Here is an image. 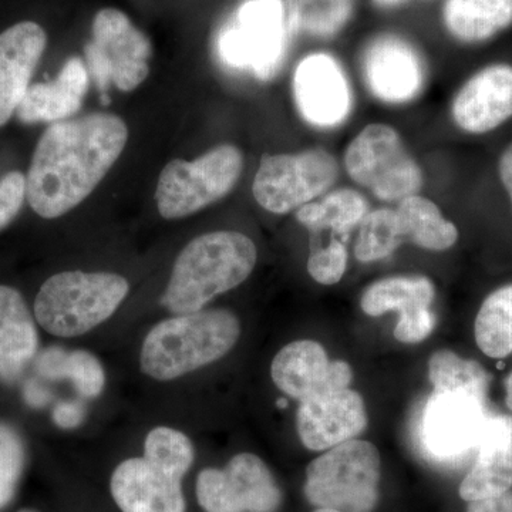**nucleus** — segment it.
Listing matches in <instances>:
<instances>
[{
  "instance_id": "nucleus-6",
  "label": "nucleus",
  "mask_w": 512,
  "mask_h": 512,
  "mask_svg": "<svg viewBox=\"0 0 512 512\" xmlns=\"http://www.w3.org/2000/svg\"><path fill=\"white\" fill-rule=\"evenodd\" d=\"M379 450L369 441L350 440L330 448L306 468L309 503L339 512H370L379 500Z\"/></svg>"
},
{
  "instance_id": "nucleus-15",
  "label": "nucleus",
  "mask_w": 512,
  "mask_h": 512,
  "mask_svg": "<svg viewBox=\"0 0 512 512\" xmlns=\"http://www.w3.org/2000/svg\"><path fill=\"white\" fill-rule=\"evenodd\" d=\"M451 117L468 134L491 133L512 119V64H488L458 89Z\"/></svg>"
},
{
  "instance_id": "nucleus-28",
  "label": "nucleus",
  "mask_w": 512,
  "mask_h": 512,
  "mask_svg": "<svg viewBox=\"0 0 512 512\" xmlns=\"http://www.w3.org/2000/svg\"><path fill=\"white\" fill-rule=\"evenodd\" d=\"M476 342L481 352L493 359L512 353V285H505L485 298L477 313Z\"/></svg>"
},
{
  "instance_id": "nucleus-34",
  "label": "nucleus",
  "mask_w": 512,
  "mask_h": 512,
  "mask_svg": "<svg viewBox=\"0 0 512 512\" xmlns=\"http://www.w3.org/2000/svg\"><path fill=\"white\" fill-rule=\"evenodd\" d=\"M197 498L205 512H245L225 470H202L197 478Z\"/></svg>"
},
{
  "instance_id": "nucleus-1",
  "label": "nucleus",
  "mask_w": 512,
  "mask_h": 512,
  "mask_svg": "<svg viewBox=\"0 0 512 512\" xmlns=\"http://www.w3.org/2000/svg\"><path fill=\"white\" fill-rule=\"evenodd\" d=\"M126 123L94 113L50 124L37 143L26 178V200L46 220L82 204L126 148Z\"/></svg>"
},
{
  "instance_id": "nucleus-10",
  "label": "nucleus",
  "mask_w": 512,
  "mask_h": 512,
  "mask_svg": "<svg viewBox=\"0 0 512 512\" xmlns=\"http://www.w3.org/2000/svg\"><path fill=\"white\" fill-rule=\"evenodd\" d=\"M339 174L338 160L325 148L265 154L255 174L252 194L265 211L284 215L318 200L335 185Z\"/></svg>"
},
{
  "instance_id": "nucleus-25",
  "label": "nucleus",
  "mask_w": 512,
  "mask_h": 512,
  "mask_svg": "<svg viewBox=\"0 0 512 512\" xmlns=\"http://www.w3.org/2000/svg\"><path fill=\"white\" fill-rule=\"evenodd\" d=\"M367 214L369 202L365 195L353 188H338L296 210V220L305 228L329 229L335 234L346 235L359 227Z\"/></svg>"
},
{
  "instance_id": "nucleus-8",
  "label": "nucleus",
  "mask_w": 512,
  "mask_h": 512,
  "mask_svg": "<svg viewBox=\"0 0 512 512\" xmlns=\"http://www.w3.org/2000/svg\"><path fill=\"white\" fill-rule=\"evenodd\" d=\"M242 170L244 156L232 144L212 148L194 161H170L158 178V212L165 220L190 217L227 197Z\"/></svg>"
},
{
  "instance_id": "nucleus-20",
  "label": "nucleus",
  "mask_w": 512,
  "mask_h": 512,
  "mask_svg": "<svg viewBox=\"0 0 512 512\" xmlns=\"http://www.w3.org/2000/svg\"><path fill=\"white\" fill-rule=\"evenodd\" d=\"M39 349L35 319L22 293L0 285V380L15 383Z\"/></svg>"
},
{
  "instance_id": "nucleus-11",
  "label": "nucleus",
  "mask_w": 512,
  "mask_h": 512,
  "mask_svg": "<svg viewBox=\"0 0 512 512\" xmlns=\"http://www.w3.org/2000/svg\"><path fill=\"white\" fill-rule=\"evenodd\" d=\"M491 414L487 399L464 392H434L424 404L420 444L440 464H456L474 453Z\"/></svg>"
},
{
  "instance_id": "nucleus-35",
  "label": "nucleus",
  "mask_w": 512,
  "mask_h": 512,
  "mask_svg": "<svg viewBox=\"0 0 512 512\" xmlns=\"http://www.w3.org/2000/svg\"><path fill=\"white\" fill-rule=\"evenodd\" d=\"M349 254L343 242L333 239L325 248L316 249L308 258V272L320 285H336L348 269Z\"/></svg>"
},
{
  "instance_id": "nucleus-18",
  "label": "nucleus",
  "mask_w": 512,
  "mask_h": 512,
  "mask_svg": "<svg viewBox=\"0 0 512 512\" xmlns=\"http://www.w3.org/2000/svg\"><path fill=\"white\" fill-rule=\"evenodd\" d=\"M512 488V416H493L477 448L476 463L460 484L467 503L498 497Z\"/></svg>"
},
{
  "instance_id": "nucleus-2",
  "label": "nucleus",
  "mask_w": 512,
  "mask_h": 512,
  "mask_svg": "<svg viewBox=\"0 0 512 512\" xmlns=\"http://www.w3.org/2000/svg\"><path fill=\"white\" fill-rule=\"evenodd\" d=\"M256 261L255 242L241 232L215 231L192 239L175 259L161 305L174 315L202 311L244 284Z\"/></svg>"
},
{
  "instance_id": "nucleus-22",
  "label": "nucleus",
  "mask_w": 512,
  "mask_h": 512,
  "mask_svg": "<svg viewBox=\"0 0 512 512\" xmlns=\"http://www.w3.org/2000/svg\"><path fill=\"white\" fill-rule=\"evenodd\" d=\"M443 22L460 42H485L512 26V0H447Z\"/></svg>"
},
{
  "instance_id": "nucleus-17",
  "label": "nucleus",
  "mask_w": 512,
  "mask_h": 512,
  "mask_svg": "<svg viewBox=\"0 0 512 512\" xmlns=\"http://www.w3.org/2000/svg\"><path fill=\"white\" fill-rule=\"evenodd\" d=\"M111 495L123 512H185L181 481L165 476L146 458H128L114 470Z\"/></svg>"
},
{
  "instance_id": "nucleus-45",
  "label": "nucleus",
  "mask_w": 512,
  "mask_h": 512,
  "mask_svg": "<svg viewBox=\"0 0 512 512\" xmlns=\"http://www.w3.org/2000/svg\"><path fill=\"white\" fill-rule=\"evenodd\" d=\"M18 512H39V511L32 510V508H23V510H19Z\"/></svg>"
},
{
  "instance_id": "nucleus-33",
  "label": "nucleus",
  "mask_w": 512,
  "mask_h": 512,
  "mask_svg": "<svg viewBox=\"0 0 512 512\" xmlns=\"http://www.w3.org/2000/svg\"><path fill=\"white\" fill-rule=\"evenodd\" d=\"M25 458V444L18 431L0 421V511L15 497Z\"/></svg>"
},
{
  "instance_id": "nucleus-7",
  "label": "nucleus",
  "mask_w": 512,
  "mask_h": 512,
  "mask_svg": "<svg viewBox=\"0 0 512 512\" xmlns=\"http://www.w3.org/2000/svg\"><path fill=\"white\" fill-rule=\"evenodd\" d=\"M346 173L380 201L400 202L419 194L423 170L407 150L399 131L372 123L356 134L343 156Z\"/></svg>"
},
{
  "instance_id": "nucleus-5",
  "label": "nucleus",
  "mask_w": 512,
  "mask_h": 512,
  "mask_svg": "<svg viewBox=\"0 0 512 512\" xmlns=\"http://www.w3.org/2000/svg\"><path fill=\"white\" fill-rule=\"evenodd\" d=\"M291 35L284 0H245L222 25L215 52L228 69L269 80L285 62Z\"/></svg>"
},
{
  "instance_id": "nucleus-39",
  "label": "nucleus",
  "mask_w": 512,
  "mask_h": 512,
  "mask_svg": "<svg viewBox=\"0 0 512 512\" xmlns=\"http://www.w3.org/2000/svg\"><path fill=\"white\" fill-rule=\"evenodd\" d=\"M467 512H512V493L468 503Z\"/></svg>"
},
{
  "instance_id": "nucleus-4",
  "label": "nucleus",
  "mask_w": 512,
  "mask_h": 512,
  "mask_svg": "<svg viewBox=\"0 0 512 512\" xmlns=\"http://www.w3.org/2000/svg\"><path fill=\"white\" fill-rule=\"evenodd\" d=\"M130 284L109 272H60L35 299V319L57 338H76L106 322L126 301Z\"/></svg>"
},
{
  "instance_id": "nucleus-30",
  "label": "nucleus",
  "mask_w": 512,
  "mask_h": 512,
  "mask_svg": "<svg viewBox=\"0 0 512 512\" xmlns=\"http://www.w3.org/2000/svg\"><path fill=\"white\" fill-rule=\"evenodd\" d=\"M434 392H464L487 399L490 375L476 360L463 359L451 350H439L429 360Z\"/></svg>"
},
{
  "instance_id": "nucleus-9",
  "label": "nucleus",
  "mask_w": 512,
  "mask_h": 512,
  "mask_svg": "<svg viewBox=\"0 0 512 512\" xmlns=\"http://www.w3.org/2000/svg\"><path fill=\"white\" fill-rule=\"evenodd\" d=\"M150 40L119 9H101L94 16L92 40L84 46L87 72L103 94L114 86L120 92L137 89L150 72Z\"/></svg>"
},
{
  "instance_id": "nucleus-19",
  "label": "nucleus",
  "mask_w": 512,
  "mask_h": 512,
  "mask_svg": "<svg viewBox=\"0 0 512 512\" xmlns=\"http://www.w3.org/2000/svg\"><path fill=\"white\" fill-rule=\"evenodd\" d=\"M89 80L86 63L74 56L52 82L30 84L16 116L23 124H53L70 119L82 109Z\"/></svg>"
},
{
  "instance_id": "nucleus-27",
  "label": "nucleus",
  "mask_w": 512,
  "mask_h": 512,
  "mask_svg": "<svg viewBox=\"0 0 512 512\" xmlns=\"http://www.w3.org/2000/svg\"><path fill=\"white\" fill-rule=\"evenodd\" d=\"M47 379H70L84 399H96L103 393L106 373L100 360L86 350L46 349L36 363Z\"/></svg>"
},
{
  "instance_id": "nucleus-23",
  "label": "nucleus",
  "mask_w": 512,
  "mask_h": 512,
  "mask_svg": "<svg viewBox=\"0 0 512 512\" xmlns=\"http://www.w3.org/2000/svg\"><path fill=\"white\" fill-rule=\"evenodd\" d=\"M404 241L426 251L443 252L458 241V229L448 221L436 202L416 194L404 198L396 208Z\"/></svg>"
},
{
  "instance_id": "nucleus-12",
  "label": "nucleus",
  "mask_w": 512,
  "mask_h": 512,
  "mask_svg": "<svg viewBox=\"0 0 512 512\" xmlns=\"http://www.w3.org/2000/svg\"><path fill=\"white\" fill-rule=\"evenodd\" d=\"M296 110L309 126H342L353 111V92L342 64L328 53L303 57L292 77Z\"/></svg>"
},
{
  "instance_id": "nucleus-31",
  "label": "nucleus",
  "mask_w": 512,
  "mask_h": 512,
  "mask_svg": "<svg viewBox=\"0 0 512 512\" xmlns=\"http://www.w3.org/2000/svg\"><path fill=\"white\" fill-rule=\"evenodd\" d=\"M403 242V232L396 210L379 208L369 211L365 220L360 222L355 256L363 264H372L389 258Z\"/></svg>"
},
{
  "instance_id": "nucleus-3",
  "label": "nucleus",
  "mask_w": 512,
  "mask_h": 512,
  "mask_svg": "<svg viewBox=\"0 0 512 512\" xmlns=\"http://www.w3.org/2000/svg\"><path fill=\"white\" fill-rule=\"evenodd\" d=\"M239 335V319L225 309L175 315L148 332L141 346V372L158 382L178 379L228 355Z\"/></svg>"
},
{
  "instance_id": "nucleus-32",
  "label": "nucleus",
  "mask_w": 512,
  "mask_h": 512,
  "mask_svg": "<svg viewBox=\"0 0 512 512\" xmlns=\"http://www.w3.org/2000/svg\"><path fill=\"white\" fill-rule=\"evenodd\" d=\"M144 458L165 476L183 481L194 464L195 451L190 437L173 427H156L144 440Z\"/></svg>"
},
{
  "instance_id": "nucleus-42",
  "label": "nucleus",
  "mask_w": 512,
  "mask_h": 512,
  "mask_svg": "<svg viewBox=\"0 0 512 512\" xmlns=\"http://www.w3.org/2000/svg\"><path fill=\"white\" fill-rule=\"evenodd\" d=\"M505 403L512 412V373L505 380Z\"/></svg>"
},
{
  "instance_id": "nucleus-14",
  "label": "nucleus",
  "mask_w": 512,
  "mask_h": 512,
  "mask_svg": "<svg viewBox=\"0 0 512 512\" xmlns=\"http://www.w3.org/2000/svg\"><path fill=\"white\" fill-rule=\"evenodd\" d=\"M296 427L303 446L312 451L330 450L366 430L365 402L350 389L315 394L301 402Z\"/></svg>"
},
{
  "instance_id": "nucleus-21",
  "label": "nucleus",
  "mask_w": 512,
  "mask_h": 512,
  "mask_svg": "<svg viewBox=\"0 0 512 512\" xmlns=\"http://www.w3.org/2000/svg\"><path fill=\"white\" fill-rule=\"evenodd\" d=\"M330 360L315 340H296L279 350L271 365L272 380L282 393L303 400L329 392Z\"/></svg>"
},
{
  "instance_id": "nucleus-24",
  "label": "nucleus",
  "mask_w": 512,
  "mask_h": 512,
  "mask_svg": "<svg viewBox=\"0 0 512 512\" xmlns=\"http://www.w3.org/2000/svg\"><path fill=\"white\" fill-rule=\"evenodd\" d=\"M225 473L245 512H276L281 507V490L269 467L255 454L232 457Z\"/></svg>"
},
{
  "instance_id": "nucleus-26",
  "label": "nucleus",
  "mask_w": 512,
  "mask_h": 512,
  "mask_svg": "<svg viewBox=\"0 0 512 512\" xmlns=\"http://www.w3.org/2000/svg\"><path fill=\"white\" fill-rule=\"evenodd\" d=\"M434 293L433 282L426 276H390L366 289L360 308L373 318L387 312L413 311L430 306Z\"/></svg>"
},
{
  "instance_id": "nucleus-40",
  "label": "nucleus",
  "mask_w": 512,
  "mask_h": 512,
  "mask_svg": "<svg viewBox=\"0 0 512 512\" xmlns=\"http://www.w3.org/2000/svg\"><path fill=\"white\" fill-rule=\"evenodd\" d=\"M497 171L500 183L503 185L508 200H510L512 210V143L505 147L500 158H498Z\"/></svg>"
},
{
  "instance_id": "nucleus-29",
  "label": "nucleus",
  "mask_w": 512,
  "mask_h": 512,
  "mask_svg": "<svg viewBox=\"0 0 512 512\" xmlns=\"http://www.w3.org/2000/svg\"><path fill=\"white\" fill-rule=\"evenodd\" d=\"M291 33L316 37L336 35L355 9V0H284Z\"/></svg>"
},
{
  "instance_id": "nucleus-38",
  "label": "nucleus",
  "mask_w": 512,
  "mask_h": 512,
  "mask_svg": "<svg viewBox=\"0 0 512 512\" xmlns=\"http://www.w3.org/2000/svg\"><path fill=\"white\" fill-rule=\"evenodd\" d=\"M86 409L82 403H60L53 412V420L62 429H74L83 423Z\"/></svg>"
},
{
  "instance_id": "nucleus-43",
  "label": "nucleus",
  "mask_w": 512,
  "mask_h": 512,
  "mask_svg": "<svg viewBox=\"0 0 512 512\" xmlns=\"http://www.w3.org/2000/svg\"><path fill=\"white\" fill-rule=\"evenodd\" d=\"M377 5L384 6V8H389V6H396L399 3L404 2V0H375Z\"/></svg>"
},
{
  "instance_id": "nucleus-37",
  "label": "nucleus",
  "mask_w": 512,
  "mask_h": 512,
  "mask_svg": "<svg viewBox=\"0 0 512 512\" xmlns=\"http://www.w3.org/2000/svg\"><path fill=\"white\" fill-rule=\"evenodd\" d=\"M434 326H436V316L431 312L430 306L413 309V311L400 313L394 328V338L407 345L420 343L429 338Z\"/></svg>"
},
{
  "instance_id": "nucleus-16",
  "label": "nucleus",
  "mask_w": 512,
  "mask_h": 512,
  "mask_svg": "<svg viewBox=\"0 0 512 512\" xmlns=\"http://www.w3.org/2000/svg\"><path fill=\"white\" fill-rule=\"evenodd\" d=\"M46 46L45 29L30 20L0 33V127L18 110Z\"/></svg>"
},
{
  "instance_id": "nucleus-44",
  "label": "nucleus",
  "mask_w": 512,
  "mask_h": 512,
  "mask_svg": "<svg viewBox=\"0 0 512 512\" xmlns=\"http://www.w3.org/2000/svg\"><path fill=\"white\" fill-rule=\"evenodd\" d=\"M315 512H339L336 510H329V508H318Z\"/></svg>"
},
{
  "instance_id": "nucleus-41",
  "label": "nucleus",
  "mask_w": 512,
  "mask_h": 512,
  "mask_svg": "<svg viewBox=\"0 0 512 512\" xmlns=\"http://www.w3.org/2000/svg\"><path fill=\"white\" fill-rule=\"evenodd\" d=\"M26 399L32 404V406H42L47 402V396L45 392L39 389V386H29L26 390Z\"/></svg>"
},
{
  "instance_id": "nucleus-13",
  "label": "nucleus",
  "mask_w": 512,
  "mask_h": 512,
  "mask_svg": "<svg viewBox=\"0 0 512 512\" xmlns=\"http://www.w3.org/2000/svg\"><path fill=\"white\" fill-rule=\"evenodd\" d=\"M362 70L369 92L387 104H404L416 99L426 80L417 50L394 35L377 36L366 46Z\"/></svg>"
},
{
  "instance_id": "nucleus-36",
  "label": "nucleus",
  "mask_w": 512,
  "mask_h": 512,
  "mask_svg": "<svg viewBox=\"0 0 512 512\" xmlns=\"http://www.w3.org/2000/svg\"><path fill=\"white\" fill-rule=\"evenodd\" d=\"M25 198V175L20 171H10L0 178V231L18 217Z\"/></svg>"
}]
</instances>
